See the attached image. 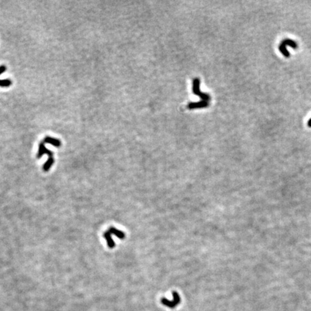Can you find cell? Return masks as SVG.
Here are the masks:
<instances>
[{"label": "cell", "instance_id": "8fae6325", "mask_svg": "<svg viewBox=\"0 0 311 311\" xmlns=\"http://www.w3.org/2000/svg\"><path fill=\"white\" fill-rule=\"evenodd\" d=\"M12 84L10 79H0V87H7Z\"/></svg>", "mask_w": 311, "mask_h": 311}, {"label": "cell", "instance_id": "5b68a950", "mask_svg": "<svg viewBox=\"0 0 311 311\" xmlns=\"http://www.w3.org/2000/svg\"><path fill=\"white\" fill-rule=\"evenodd\" d=\"M43 142L44 143H47L51 144V145H52L55 147H60L61 145V141L58 140V139L52 138V137H50V136H46V138H44Z\"/></svg>", "mask_w": 311, "mask_h": 311}, {"label": "cell", "instance_id": "277c9868", "mask_svg": "<svg viewBox=\"0 0 311 311\" xmlns=\"http://www.w3.org/2000/svg\"><path fill=\"white\" fill-rule=\"evenodd\" d=\"M209 104L208 102L205 101H200L197 102H191L187 105V107L189 109H194V108H204V107H207Z\"/></svg>", "mask_w": 311, "mask_h": 311}, {"label": "cell", "instance_id": "7a4b0ae2", "mask_svg": "<svg viewBox=\"0 0 311 311\" xmlns=\"http://www.w3.org/2000/svg\"><path fill=\"white\" fill-rule=\"evenodd\" d=\"M200 79L198 78H195L193 80V92H194L195 94L201 97V99H202V101L209 102L210 99V95L207 94V93H203L200 91Z\"/></svg>", "mask_w": 311, "mask_h": 311}, {"label": "cell", "instance_id": "6da1fadb", "mask_svg": "<svg viewBox=\"0 0 311 311\" xmlns=\"http://www.w3.org/2000/svg\"><path fill=\"white\" fill-rule=\"evenodd\" d=\"M172 297H173V300H169L166 299V298H162L161 299V303H162L164 305L166 306V307L169 308H174L176 306L179 305L181 302V298L180 296L177 292H172Z\"/></svg>", "mask_w": 311, "mask_h": 311}, {"label": "cell", "instance_id": "52a82bcc", "mask_svg": "<svg viewBox=\"0 0 311 311\" xmlns=\"http://www.w3.org/2000/svg\"><path fill=\"white\" fill-rule=\"evenodd\" d=\"M108 231L110 232V233L115 235V236L117 237V238H119V239H125V236H125V233H124L123 232L121 231H120V230H118V229L115 228L111 227L108 230Z\"/></svg>", "mask_w": 311, "mask_h": 311}, {"label": "cell", "instance_id": "8992f818", "mask_svg": "<svg viewBox=\"0 0 311 311\" xmlns=\"http://www.w3.org/2000/svg\"><path fill=\"white\" fill-rule=\"evenodd\" d=\"M111 235L112 234L110 233V232L109 231H107L106 232L104 233L103 236L105 237V239H106L107 246H108L109 248L110 249H113L114 247L115 246V244L113 239H112Z\"/></svg>", "mask_w": 311, "mask_h": 311}, {"label": "cell", "instance_id": "4fadbf2b", "mask_svg": "<svg viewBox=\"0 0 311 311\" xmlns=\"http://www.w3.org/2000/svg\"><path fill=\"white\" fill-rule=\"evenodd\" d=\"M308 126H309V127H310V128H311V118L308 122Z\"/></svg>", "mask_w": 311, "mask_h": 311}, {"label": "cell", "instance_id": "9c48e42d", "mask_svg": "<svg viewBox=\"0 0 311 311\" xmlns=\"http://www.w3.org/2000/svg\"><path fill=\"white\" fill-rule=\"evenodd\" d=\"M53 164H54V158H53V157H49L47 161H46V162L44 164L43 167V171H48L49 169H50L51 167L52 166Z\"/></svg>", "mask_w": 311, "mask_h": 311}, {"label": "cell", "instance_id": "ba28073f", "mask_svg": "<svg viewBox=\"0 0 311 311\" xmlns=\"http://www.w3.org/2000/svg\"><path fill=\"white\" fill-rule=\"evenodd\" d=\"M282 43H283L285 45L287 46H290V47L294 49H297L298 48V44L295 41H294L292 39H289V38H285L282 41Z\"/></svg>", "mask_w": 311, "mask_h": 311}, {"label": "cell", "instance_id": "30bf717a", "mask_svg": "<svg viewBox=\"0 0 311 311\" xmlns=\"http://www.w3.org/2000/svg\"><path fill=\"white\" fill-rule=\"evenodd\" d=\"M279 50L280 51V52L282 53V55L285 56V57L289 58L290 56V52L287 51V47H286V46L283 43L281 42V43L280 44V46H279Z\"/></svg>", "mask_w": 311, "mask_h": 311}, {"label": "cell", "instance_id": "3957f363", "mask_svg": "<svg viewBox=\"0 0 311 311\" xmlns=\"http://www.w3.org/2000/svg\"><path fill=\"white\" fill-rule=\"evenodd\" d=\"M43 154H48L49 157H53V153L46 148L45 146V144H44V142H41L39 144V148L38 154H37V158H40Z\"/></svg>", "mask_w": 311, "mask_h": 311}, {"label": "cell", "instance_id": "7c38bea8", "mask_svg": "<svg viewBox=\"0 0 311 311\" xmlns=\"http://www.w3.org/2000/svg\"><path fill=\"white\" fill-rule=\"evenodd\" d=\"M6 70H7V67H5V66H4V65L0 66V75H1L2 73H4V72H5Z\"/></svg>", "mask_w": 311, "mask_h": 311}]
</instances>
